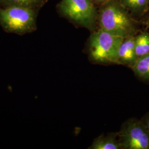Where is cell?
Returning <instances> with one entry per match:
<instances>
[{"label":"cell","mask_w":149,"mask_h":149,"mask_svg":"<svg viewBox=\"0 0 149 149\" xmlns=\"http://www.w3.org/2000/svg\"><path fill=\"white\" fill-rule=\"evenodd\" d=\"M124 38L99 29L91 34L88 41L90 60L101 64H118V50Z\"/></svg>","instance_id":"cell-2"},{"label":"cell","mask_w":149,"mask_h":149,"mask_svg":"<svg viewBox=\"0 0 149 149\" xmlns=\"http://www.w3.org/2000/svg\"><path fill=\"white\" fill-rule=\"evenodd\" d=\"M100 28L122 38L136 36L138 22L117 0H111L100 7L98 12Z\"/></svg>","instance_id":"cell-1"},{"label":"cell","mask_w":149,"mask_h":149,"mask_svg":"<svg viewBox=\"0 0 149 149\" xmlns=\"http://www.w3.org/2000/svg\"><path fill=\"white\" fill-rule=\"evenodd\" d=\"M147 26H148V27L149 28V17L148 19V21H147Z\"/></svg>","instance_id":"cell-14"},{"label":"cell","mask_w":149,"mask_h":149,"mask_svg":"<svg viewBox=\"0 0 149 149\" xmlns=\"http://www.w3.org/2000/svg\"></svg>","instance_id":"cell-15"},{"label":"cell","mask_w":149,"mask_h":149,"mask_svg":"<svg viewBox=\"0 0 149 149\" xmlns=\"http://www.w3.org/2000/svg\"><path fill=\"white\" fill-rule=\"evenodd\" d=\"M122 149H149V132L141 119L132 118L118 132Z\"/></svg>","instance_id":"cell-5"},{"label":"cell","mask_w":149,"mask_h":149,"mask_svg":"<svg viewBox=\"0 0 149 149\" xmlns=\"http://www.w3.org/2000/svg\"><path fill=\"white\" fill-rule=\"evenodd\" d=\"M135 50L138 58L149 54V33L141 32L135 36Z\"/></svg>","instance_id":"cell-10"},{"label":"cell","mask_w":149,"mask_h":149,"mask_svg":"<svg viewBox=\"0 0 149 149\" xmlns=\"http://www.w3.org/2000/svg\"><path fill=\"white\" fill-rule=\"evenodd\" d=\"M88 149H122L117 133L102 134L95 139Z\"/></svg>","instance_id":"cell-7"},{"label":"cell","mask_w":149,"mask_h":149,"mask_svg":"<svg viewBox=\"0 0 149 149\" xmlns=\"http://www.w3.org/2000/svg\"><path fill=\"white\" fill-rule=\"evenodd\" d=\"M49 0H0V7L20 6L39 10Z\"/></svg>","instance_id":"cell-9"},{"label":"cell","mask_w":149,"mask_h":149,"mask_svg":"<svg viewBox=\"0 0 149 149\" xmlns=\"http://www.w3.org/2000/svg\"><path fill=\"white\" fill-rule=\"evenodd\" d=\"M135 36L123 39L118 50V64L131 69L138 59L135 50Z\"/></svg>","instance_id":"cell-6"},{"label":"cell","mask_w":149,"mask_h":149,"mask_svg":"<svg viewBox=\"0 0 149 149\" xmlns=\"http://www.w3.org/2000/svg\"><path fill=\"white\" fill-rule=\"evenodd\" d=\"M117 1L133 16H143L149 11V0Z\"/></svg>","instance_id":"cell-8"},{"label":"cell","mask_w":149,"mask_h":149,"mask_svg":"<svg viewBox=\"0 0 149 149\" xmlns=\"http://www.w3.org/2000/svg\"><path fill=\"white\" fill-rule=\"evenodd\" d=\"M96 6H100V7L111 0H92Z\"/></svg>","instance_id":"cell-13"},{"label":"cell","mask_w":149,"mask_h":149,"mask_svg":"<svg viewBox=\"0 0 149 149\" xmlns=\"http://www.w3.org/2000/svg\"><path fill=\"white\" fill-rule=\"evenodd\" d=\"M39 12L20 6L0 7V26L8 33L19 36L32 33L37 29Z\"/></svg>","instance_id":"cell-3"},{"label":"cell","mask_w":149,"mask_h":149,"mask_svg":"<svg viewBox=\"0 0 149 149\" xmlns=\"http://www.w3.org/2000/svg\"><path fill=\"white\" fill-rule=\"evenodd\" d=\"M60 16L74 26L96 29L98 11L92 0H61L56 5Z\"/></svg>","instance_id":"cell-4"},{"label":"cell","mask_w":149,"mask_h":149,"mask_svg":"<svg viewBox=\"0 0 149 149\" xmlns=\"http://www.w3.org/2000/svg\"><path fill=\"white\" fill-rule=\"evenodd\" d=\"M132 69L139 79L149 82V54L138 58Z\"/></svg>","instance_id":"cell-11"},{"label":"cell","mask_w":149,"mask_h":149,"mask_svg":"<svg viewBox=\"0 0 149 149\" xmlns=\"http://www.w3.org/2000/svg\"><path fill=\"white\" fill-rule=\"evenodd\" d=\"M141 120L144 123V125L148 129L149 132V112L146 113L143 117L141 118Z\"/></svg>","instance_id":"cell-12"}]
</instances>
